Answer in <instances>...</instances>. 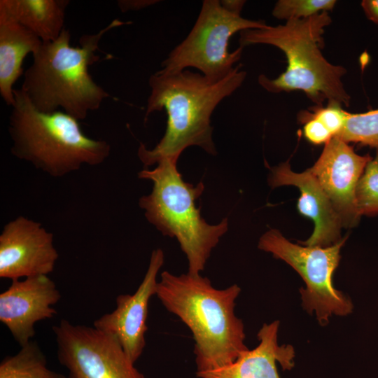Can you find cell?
Returning a JSON list of instances; mask_svg holds the SVG:
<instances>
[{"label": "cell", "instance_id": "6da1fadb", "mask_svg": "<svg viewBox=\"0 0 378 378\" xmlns=\"http://www.w3.org/2000/svg\"><path fill=\"white\" fill-rule=\"evenodd\" d=\"M246 76L241 64L217 83L188 70L171 74L156 71L151 75L144 121L152 113L164 109L167 122L164 136L153 148L140 144L138 157L144 165L157 164L166 158L178 162L182 152L192 146L216 155L211 116L219 103L241 85Z\"/></svg>", "mask_w": 378, "mask_h": 378}, {"label": "cell", "instance_id": "7a4b0ae2", "mask_svg": "<svg viewBox=\"0 0 378 378\" xmlns=\"http://www.w3.org/2000/svg\"><path fill=\"white\" fill-rule=\"evenodd\" d=\"M240 293L237 284L216 288L201 274L161 273L155 295L191 331L196 372L227 365L248 349L244 323L234 312Z\"/></svg>", "mask_w": 378, "mask_h": 378}, {"label": "cell", "instance_id": "3957f363", "mask_svg": "<svg viewBox=\"0 0 378 378\" xmlns=\"http://www.w3.org/2000/svg\"><path fill=\"white\" fill-rule=\"evenodd\" d=\"M127 22L113 20L95 34H84L79 46H71V33L64 29L52 41L43 42L25 70L21 90L33 106L44 113L58 109L78 120L98 110L110 94L89 73V66L102 59L96 54L102 36Z\"/></svg>", "mask_w": 378, "mask_h": 378}, {"label": "cell", "instance_id": "277c9868", "mask_svg": "<svg viewBox=\"0 0 378 378\" xmlns=\"http://www.w3.org/2000/svg\"><path fill=\"white\" fill-rule=\"evenodd\" d=\"M331 23L328 12L308 18L290 20L285 24L267 25L239 32V46L267 44L282 50L287 59L286 71L274 79L261 74L259 84L272 93L302 90L321 107L324 101L349 106L350 97L342 78L346 70L330 63L323 55L322 36Z\"/></svg>", "mask_w": 378, "mask_h": 378}, {"label": "cell", "instance_id": "5b68a950", "mask_svg": "<svg viewBox=\"0 0 378 378\" xmlns=\"http://www.w3.org/2000/svg\"><path fill=\"white\" fill-rule=\"evenodd\" d=\"M14 97L8 133L10 151L17 158L59 178L109 157L110 144L87 136L75 118L61 111L37 110L21 89H14Z\"/></svg>", "mask_w": 378, "mask_h": 378}, {"label": "cell", "instance_id": "8992f818", "mask_svg": "<svg viewBox=\"0 0 378 378\" xmlns=\"http://www.w3.org/2000/svg\"><path fill=\"white\" fill-rule=\"evenodd\" d=\"M138 177L153 183L151 192L139 200L146 219L163 235L177 239L188 260V273L200 274L213 248L228 230L227 218L216 225L206 223L195 204L204 186L202 182L194 186L184 181L176 161L163 159L153 169L140 171Z\"/></svg>", "mask_w": 378, "mask_h": 378}, {"label": "cell", "instance_id": "52a82bcc", "mask_svg": "<svg viewBox=\"0 0 378 378\" xmlns=\"http://www.w3.org/2000/svg\"><path fill=\"white\" fill-rule=\"evenodd\" d=\"M265 21L249 20L227 12L218 0H204L198 17L188 36L162 63L160 74H171L193 67L212 83L230 74L240 59L243 48L228 50L230 38L237 32L260 29Z\"/></svg>", "mask_w": 378, "mask_h": 378}, {"label": "cell", "instance_id": "ba28073f", "mask_svg": "<svg viewBox=\"0 0 378 378\" xmlns=\"http://www.w3.org/2000/svg\"><path fill=\"white\" fill-rule=\"evenodd\" d=\"M346 237L330 246L295 244L276 229L262 235L258 248L271 253L292 267L302 277L306 288H301L302 307L309 314H315L321 326H326L332 315L346 316L353 312L349 297L335 288L333 274L338 267L340 249Z\"/></svg>", "mask_w": 378, "mask_h": 378}, {"label": "cell", "instance_id": "9c48e42d", "mask_svg": "<svg viewBox=\"0 0 378 378\" xmlns=\"http://www.w3.org/2000/svg\"><path fill=\"white\" fill-rule=\"evenodd\" d=\"M52 330L67 378H145L117 340L94 326L62 319Z\"/></svg>", "mask_w": 378, "mask_h": 378}, {"label": "cell", "instance_id": "30bf717a", "mask_svg": "<svg viewBox=\"0 0 378 378\" xmlns=\"http://www.w3.org/2000/svg\"><path fill=\"white\" fill-rule=\"evenodd\" d=\"M59 254L53 234L24 216L8 222L0 234V277L18 279L48 275Z\"/></svg>", "mask_w": 378, "mask_h": 378}, {"label": "cell", "instance_id": "8fae6325", "mask_svg": "<svg viewBox=\"0 0 378 378\" xmlns=\"http://www.w3.org/2000/svg\"><path fill=\"white\" fill-rule=\"evenodd\" d=\"M163 263L162 250H153L145 276L134 293L118 295L115 309L94 321L93 326L116 340L134 363L146 346L148 304L156 295L157 277Z\"/></svg>", "mask_w": 378, "mask_h": 378}, {"label": "cell", "instance_id": "7c38bea8", "mask_svg": "<svg viewBox=\"0 0 378 378\" xmlns=\"http://www.w3.org/2000/svg\"><path fill=\"white\" fill-rule=\"evenodd\" d=\"M371 160L370 156L358 155L347 143L333 137L308 169L329 197L344 227H352L359 221L356 190Z\"/></svg>", "mask_w": 378, "mask_h": 378}, {"label": "cell", "instance_id": "4fadbf2b", "mask_svg": "<svg viewBox=\"0 0 378 378\" xmlns=\"http://www.w3.org/2000/svg\"><path fill=\"white\" fill-rule=\"evenodd\" d=\"M60 298L59 290L48 275L13 279L0 294V321L22 346L31 341L37 322L57 314L53 306Z\"/></svg>", "mask_w": 378, "mask_h": 378}, {"label": "cell", "instance_id": "5bb4252c", "mask_svg": "<svg viewBox=\"0 0 378 378\" xmlns=\"http://www.w3.org/2000/svg\"><path fill=\"white\" fill-rule=\"evenodd\" d=\"M272 188L292 185L300 190L298 202L300 214L310 218L314 223V230L304 246L327 247L339 242L342 227L341 219L331 201L316 177L309 170L293 172L288 161L272 169L269 178Z\"/></svg>", "mask_w": 378, "mask_h": 378}, {"label": "cell", "instance_id": "9a60e30c", "mask_svg": "<svg viewBox=\"0 0 378 378\" xmlns=\"http://www.w3.org/2000/svg\"><path fill=\"white\" fill-rule=\"evenodd\" d=\"M279 321L264 323L257 337L259 344L243 352L233 363L206 372H196L198 378H280L276 364L284 370L295 365V350L290 344L279 345Z\"/></svg>", "mask_w": 378, "mask_h": 378}, {"label": "cell", "instance_id": "2e32d148", "mask_svg": "<svg viewBox=\"0 0 378 378\" xmlns=\"http://www.w3.org/2000/svg\"><path fill=\"white\" fill-rule=\"evenodd\" d=\"M42 43L32 31L0 13V94L8 106L15 102L13 85L24 75V59L36 53Z\"/></svg>", "mask_w": 378, "mask_h": 378}, {"label": "cell", "instance_id": "e0dca14e", "mask_svg": "<svg viewBox=\"0 0 378 378\" xmlns=\"http://www.w3.org/2000/svg\"><path fill=\"white\" fill-rule=\"evenodd\" d=\"M68 0H1L0 13L23 25L42 42L57 39L64 28Z\"/></svg>", "mask_w": 378, "mask_h": 378}, {"label": "cell", "instance_id": "ac0fdd59", "mask_svg": "<svg viewBox=\"0 0 378 378\" xmlns=\"http://www.w3.org/2000/svg\"><path fill=\"white\" fill-rule=\"evenodd\" d=\"M0 378H67L50 370L43 352L36 342L20 346L13 356L5 357L0 363Z\"/></svg>", "mask_w": 378, "mask_h": 378}, {"label": "cell", "instance_id": "d6986e66", "mask_svg": "<svg viewBox=\"0 0 378 378\" xmlns=\"http://www.w3.org/2000/svg\"><path fill=\"white\" fill-rule=\"evenodd\" d=\"M346 143L354 142L374 148L378 152V109L363 113H349L335 136Z\"/></svg>", "mask_w": 378, "mask_h": 378}, {"label": "cell", "instance_id": "ffe728a7", "mask_svg": "<svg viewBox=\"0 0 378 378\" xmlns=\"http://www.w3.org/2000/svg\"><path fill=\"white\" fill-rule=\"evenodd\" d=\"M360 215L373 216L378 214V154L367 164L356 190Z\"/></svg>", "mask_w": 378, "mask_h": 378}, {"label": "cell", "instance_id": "44dd1931", "mask_svg": "<svg viewBox=\"0 0 378 378\" xmlns=\"http://www.w3.org/2000/svg\"><path fill=\"white\" fill-rule=\"evenodd\" d=\"M335 0H279L272 10V15L280 20H302L322 12L331 10Z\"/></svg>", "mask_w": 378, "mask_h": 378}, {"label": "cell", "instance_id": "7402d4cb", "mask_svg": "<svg viewBox=\"0 0 378 378\" xmlns=\"http://www.w3.org/2000/svg\"><path fill=\"white\" fill-rule=\"evenodd\" d=\"M348 112L342 108L338 104H329L326 107H318L314 113L309 117L320 120L331 132L333 137L337 136L342 130Z\"/></svg>", "mask_w": 378, "mask_h": 378}, {"label": "cell", "instance_id": "603a6c76", "mask_svg": "<svg viewBox=\"0 0 378 378\" xmlns=\"http://www.w3.org/2000/svg\"><path fill=\"white\" fill-rule=\"evenodd\" d=\"M305 138L314 144H326L332 138V134L328 129L316 118L309 117L304 128Z\"/></svg>", "mask_w": 378, "mask_h": 378}, {"label": "cell", "instance_id": "cb8c5ba5", "mask_svg": "<svg viewBox=\"0 0 378 378\" xmlns=\"http://www.w3.org/2000/svg\"><path fill=\"white\" fill-rule=\"evenodd\" d=\"M158 2L160 1L157 0H119L117 4L119 9L122 13H125L130 10H141Z\"/></svg>", "mask_w": 378, "mask_h": 378}, {"label": "cell", "instance_id": "d4e9b609", "mask_svg": "<svg viewBox=\"0 0 378 378\" xmlns=\"http://www.w3.org/2000/svg\"><path fill=\"white\" fill-rule=\"evenodd\" d=\"M361 6L367 17L378 23V0H364Z\"/></svg>", "mask_w": 378, "mask_h": 378}, {"label": "cell", "instance_id": "484cf974", "mask_svg": "<svg viewBox=\"0 0 378 378\" xmlns=\"http://www.w3.org/2000/svg\"><path fill=\"white\" fill-rule=\"evenodd\" d=\"M245 1L241 0H223L220 1L221 6L227 12L241 15V11L245 4Z\"/></svg>", "mask_w": 378, "mask_h": 378}]
</instances>
